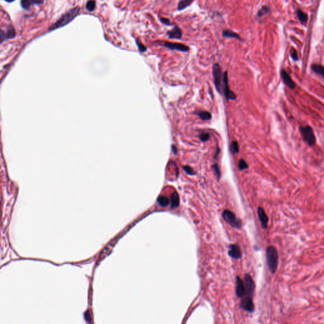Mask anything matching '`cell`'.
<instances>
[{"label":"cell","mask_w":324,"mask_h":324,"mask_svg":"<svg viewBox=\"0 0 324 324\" xmlns=\"http://www.w3.org/2000/svg\"><path fill=\"white\" fill-rule=\"evenodd\" d=\"M196 114L203 120H209L211 119V114L207 111H202L196 112Z\"/></svg>","instance_id":"603a6c76"},{"label":"cell","mask_w":324,"mask_h":324,"mask_svg":"<svg viewBox=\"0 0 324 324\" xmlns=\"http://www.w3.org/2000/svg\"><path fill=\"white\" fill-rule=\"evenodd\" d=\"M296 14H297L298 18L299 20L300 21L301 24L303 25H305L308 20V15L301 10H298L296 12Z\"/></svg>","instance_id":"d6986e66"},{"label":"cell","mask_w":324,"mask_h":324,"mask_svg":"<svg viewBox=\"0 0 324 324\" xmlns=\"http://www.w3.org/2000/svg\"><path fill=\"white\" fill-rule=\"evenodd\" d=\"M213 76L214 79L215 86L217 91L221 93V80H222V69L218 63H215L213 66Z\"/></svg>","instance_id":"5b68a950"},{"label":"cell","mask_w":324,"mask_h":324,"mask_svg":"<svg viewBox=\"0 0 324 324\" xmlns=\"http://www.w3.org/2000/svg\"><path fill=\"white\" fill-rule=\"evenodd\" d=\"M5 1L8 2H12L14 1V0H5Z\"/></svg>","instance_id":"e575fe53"},{"label":"cell","mask_w":324,"mask_h":324,"mask_svg":"<svg viewBox=\"0 0 324 324\" xmlns=\"http://www.w3.org/2000/svg\"><path fill=\"white\" fill-rule=\"evenodd\" d=\"M167 34L170 39H180L182 38V32L181 29L178 26H175L171 31L167 32Z\"/></svg>","instance_id":"9a60e30c"},{"label":"cell","mask_w":324,"mask_h":324,"mask_svg":"<svg viewBox=\"0 0 324 324\" xmlns=\"http://www.w3.org/2000/svg\"><path fill=\"white\" fill-rule=\"evenodd\" d=\"M79 12V7H76V8L69 10V12L63 15L61 18L50 27L49 31H53L55 29L63 27L64 25L68 24L73 19H74L77 16Z\"/></svg>","instance_id":"7a4b0ae2"},{"label":"cell","mask_w":324,"mask_h":324,"mask_svg":"<svg viewBox=\"0 0 324 324\" xmlns=\"http://www.w3.org/2000/svg\"><path fill=\"white\" fill-rule=\"evenodd\" d=\"M281 77L283 83L285 84V86L289 87V89L291 90H294V89H295L296 87V84L295 82H294V81L292 80L289 73L284 69H282L281 71Z\"/></svg>","instance_id":"ba28073f"},{"label":"cell","mask_w":324,"mask_h":324,"mask_svg":"<svg viewBox=\"0 0 324 324\" xmlns=\"http://www.w3.org/2000/svg\"><path fill=\"white\" fill-rule=\"evenodd\" d=\"M172 151H173V152H174V153L175 154H177V148L175 147V146L173 145V146H172Z\"/></svg>","instance_id":"836d02e7"},{"label":"cell","mask_w":324,"mask_h":324,"mask_svg":"<svg viewBox=\"0 0 324 324\" xmlns=\"http://www.w3.org/2000/svg\"><path fill=\"white\" fill-rule=\"evenodd\" d=\"M266 260L270 272L274 274L277 270L278 264V253L275 246H270L267 248Z\"/></svg>","instance_id":"6da1fadb"},{"label":"cell","mask_w":324,"mask_h":324,"mask_svg":"<svg viewBox=\"0 0 324 324\" xmlns=\"http://www.w3.org/2000/svg\"><path fill=\"white\" fill-rule=\"evenodd\" d=\"M270 12V8L267 6H263L262 8L258 12L257 15L259 18H261L265 15H266Z\"/></svg>","instance_id":"cb8c5ba5"},{"label":"cell","mask_w":324,"mask_h":324,"mask_svg":"<svg viewBox=\"0 0 324 324\" xmlns=\"http://www.w3.org/2000/svg\"><path fill=\"white\" fill-rule=\"evenodd\" d=\"M162 46H164L168 49L172 50H178L182 51V52H187L189 50V48L186 46L183 45V44L181 43H176V42H164Z\"/></svg>","instance_id":"9c48e42d"},{"label":"cell","mask_w":324,"mask_h":324,"mask_svg":"<svg viewBox=\"0 0 324 324\" xmlns=\"http://www.w3.org/2000/svg\"><path fill=\"white\" fill-rule=\"evenodd\" d=\"M240 306L243 310L248 312H253L255 310V305L251 297L247 296L243 298L240 303Z\"/></svg>","instance_id":"30bf717a"},{"label":"cell","mask_w":324,"mask_h":324,"mask_svg":"<svg viewBox=\"0 0 324 324\" xmlns=\"http://www.w3.org/2000/svg\"><path fill=\"white\" fill-rule=\"evenodd\" d=\"M299 130L303 141L309 146H314L316 143V139L313 128L310 126H300Z\"/></svg>","instance_id":"3957f363"},{"label":"cell","mask_w":324,"mask_h":324,"mask_svg":"<svg viewBox=\"0 0 324 324\" xmlns=\"http://www.w3.org/2000/svg\"><path fill=\"white\" fill-rule=\"evenodd\" d=\"M157 202L161 207H166L170 203V200L166 196H160L157 198Z\"/></svg>","instance_id":"7402d4cb"},{"label":"cell","mask_w":324,"mask_h":324,"mask_svg":"<svg viewBox=\"0 0 324 324\" xmlns=\"http://www.w3.org/2000/svg\"><path fill=\"white\" fill-rule=\"evenodd\" d=\"M96 8V2L94 0H89L86 4V9L89 12H93Z\"/></svg>","instance_id":"484cf974"},{"label":"cell","mask_w":324,"mask_h":324,"mask_svg":"<svg viewBox=\"0 0 324 324\" xmlns=\"http://www.w3.org/2000/svg\"><path fill=\"white\" fill-rule=\"evenodd\" d=\"M229 255L234 259H240L242 257L241 248L238 245H231L229 246Z\"/></svg>","instance_id":"4fadbf2b"},{"label":"cell","mask_w":324,"mask_h":324,"mask_svg":"<svg viewBox=\"0 0 324 324\" xmlns=\"http://www.w3.org/2000/svg\"><path fill=\"white\" fill-rule=\"evenodd\" d=\"M244 284L246 290V295L247 296L253 298L255 290V284L251 276L249 274H246L245 275Z\"/></svg>","instance_id":"8992f818"},{"label":"cell","mask_w":324,"mask_h":324,"mask_svg":"<svg viewBox=\"0 0 324 324\" xmlns=\"http://www.w3.org/2000/svg\"><path fill=\"white\" fill-rule=\"evenodd\" d=\"M160 22H161L162 24H165V25H171V23H170V20L168 19H167V18H165V17H161V18L160 19Z\"/></svg>","instance_id":"d6a6232c"},{"label":"cell","mask_w":324,"mask_h":324,"mask_svg":"<svg viewBox=\"0 0 324 324\" xmlns=\"http://www.w3.org/2000/svg\"><path fill=\"white\" fill-rule=\"evenodd\" d=\"M212 168H213V170H214V171L215 172V174L217 175V177L218 181H219L220 179V177H221V172H220V167H218V165L217 164H215L214 165L212 166Z\"/></svg>","instance_id":"f546056e"},{"label":"cell","mask_w":324,"mask_h":324,"mask_svg":"<svg viewBox=\"0 0 324 324\" xmlns=\"http://www.w3.org/2000/svg\"><path fill=\"white\" fill-rule=\"evenodd\" d=\"M44 0H21V6L23 8L29 10L32 5L41 4Z\"/></svg>","instance_id":"2e32d148"},{"label":"cell","mask_w":324,"mask_h":324,"mask_svg":"<svg viewBox=\"0 0 324 324\" xmlns=\"http://www.w3.org/2000/svg\"><path fill=\"white\" fill-rule=\"evenodd\" d=\"M170 202H171V209L178 208L180 204V197L177 192H174L170 196Z\"/></svg>","instance_id":"e0dca14e"},{"label":"cell","mask_w":324,"mask_h":324,"mask_svg":"<svg viewBox=\"0 0 324 324\" xmlns=\"http://www.w3.org/2000/svg\"><path fill=\"white\" fill-rule=\"evenodd\" d=\"M230 150L232 153V154H236L238 153H239V145H238V143L235 141H233L231 144V148H230Z\"/></svg>","instance_id":"d4e9b609"},{"label":"cell","mask_w":324,"mask_h":324,"mask_svg":"<svg viewBox=\"0 0 324 324\" xmlns=\"http://www.w3.org/2000/svg\"><path fill=\"white\" fill-rule=\"evenodd\" d=\"M222 217L225 222H227L232 227L238 229H241V220L237 218L236 215H235L232 211L229 210H225L222 213Z\"/></svg>","instance_id":"277c9868"},{"label":"cell","mask_w":324,"mask_h":324,"mask_svg":"<svg viewBox=\"0 0 324 324\" xmlns=\"http://www.w3.org/2000/svg\"><path fill=\"white\" fill-rule=\"evenodd\" d=\"M15 35H16V32H15V29L12 26H10L8 29H6V31H2V38H1L2 42L5 40L11 39L14 38L15 37Z\"/></svg>","instance_id":"5bb4252c"},{"label":"cell","mask_w":324,"mask_h":324,"mask_svg":"<svg viewBox=\"0 0 324 324\" xmlns=\"http://www.w3.org/2000/svg\"><path fill=\"white\" fill-rule=\"evenodd\" d=\"M222 35L224 38H235L238 40H241L240 36L234 32H233L231 30H229V29H226L224 30L222 32Z\"/></svg>","instance_id":"ffe728a7"},{"label":"cell","mask_w":324,"mask_h":324,"mask_svg":"<svg viewBox=\"0 0 324 324\" xmlns=\"http://www.w3.org/2000/svg\"><path fill=\"white\" fill-rule=\"evenodd\" d=\"M182 168L184 169V170L186 172V174H187L189 175H194L196 174V172L194 171L193 169L191 168V167H189V166H187V165L183 166Z\"/></svg>","instance_id":"f1b7e54d"},{"label":"cell","mask_w":324,"mask_h":324,"mask_svg":"<svg viewBox=\"0 0 324 324\" xmlns=\"http://www.w3.org/2000/svg\"><path fill=\"white\" fill-rule=\"evenodd\" d=\"M311 69L313 72L321 76L324 79V66L320 64L314 63L312 65Z\"/></svg>","instance_id":"ac0fdd59"},{"label":"cell","mask_w":324,"mask_h":324,"mask_svg":"<svg viewBox=\"0 0 324 324\" xmlns=\"http://www.w3.org/2000/svg\"><path fill=\"white\" fill-rule=\"evenodd\" d=\"M193 2H194V0H181V1L178 4L177 10L179 11H181L184 9L186 8L187 7L190 6Z\"/></svg>","instance_id":"44dd1931"},{"label":"cell","mask_w":324,"mask_h":324,"mask_svg":"<svg viewBox=\"0 0 324 324\" xmlns=\"http://www.w3.org/2000/svg\"><path fill=\"white\" fill-rule=\"evenodd\" d=\"M258 215L259 220L261 222L262 228L264 229H267L268 227V217L266 214L265 211L263 208L259 207L258 209Z\"/></svg>","instance_id":"7c38bea8"},{"label":"cell","mask_w":324,"mask_h":324,"mask_svg":"<svg viewBox=\"0 0 324 324\" xmlns=\"http://www.w3.org/2000/svg\"><path fill=\"white\" fill-rule=\"evenodd\" d=\"M223 84V90L227 100H235L236 99V95L229 89V86L228 84V73L227 71L224 73Z\"/></svg>","instance_id":"52a82bcc"},{"label":"cell","mask_w":324,"mask_h":324,"mask_svg":"<svg viewBox=\"0 0 324 324\" xmlns=\"http://www.w3.org/2000/svg\"><path fill=\"white\" fill-rule=\"evenodd\" d=\"M235 294L236 296L241 298L246 295V290L244 282L242 281V279L239 277H236V288H235Z\"/></svg>","instance_id":"8fae6325"},{"label":"cell","mask_w":324,"mask_h":324,"mask_svg":"<svg viewBox=\"0 0 324 324\" xmlns=\"http://www.w3.org/2000/svg\"><path fill=\"white\" fill-rule=\"evenodd\" d=\"M200 139L202 142L208 141L210 138V134L209 133H202L199 136Z\"/></svg>","instance_id":"4dcf8cb0"},{"label":"cell","mask_w":324,"mask_h":324,"mask_svg":"<svg viewBox=\"0 0 324 324\" xmlns=\"http://www.w3.org/2000/svg\"><path fill=\"white\" fill-rule=\"evenodd\" d=\"M136 44H137V47L139 48V50L141 51V52H145V51L147 49V48L144 45H143V44L140 41H136Z\"/></svg>","instance_id":"1f68e13d"},{"label":"cell","mask_w":324,"mask_h":324,"mask_svg":"<svg viewBox=\"0 0 324 324\" xmlns=\"http://www.w3.org/2000/svg\"><path fill=\"white\" fill-rule=\"evenodd\" d=\"M290 55H291V56L292 58V60L294 61H298L299 60V57H298V53L297 51L294 48H292L290 51Z\"/></svg>","instance_id":"83f0119b"},{"label":"cell","mask_w":324,"mask_h":324,"mask_svg":"<svg viewBox=\"0 0 324 324\" xmlns=\"http://www.w3.org/2000/svg\"><path fill=\"white\" fill-rule=\"evenodd\" d=\"M239 169L240 170H245V169H248V165L247 164V162L243 159H240L239 161Z\"/></svg>","instance_id":"4316f807"}]
</instances>
